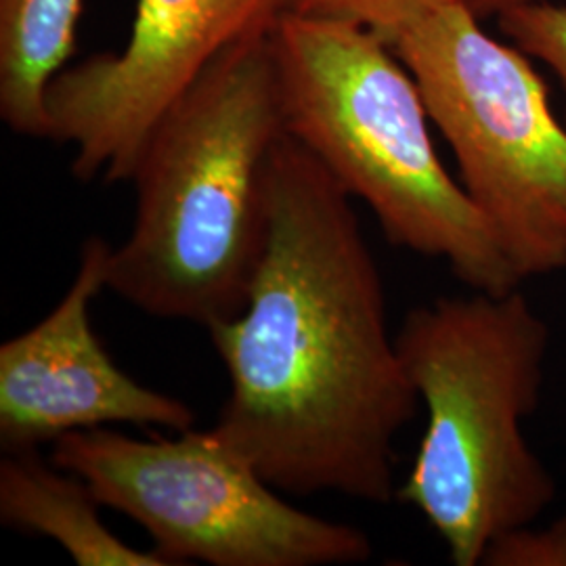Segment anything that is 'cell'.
<instances>
[{
  "mask_svg": "<svg viewBox=\"0 0 566 566\" xmlns=\"http://www.w3.org/2000/svg\"><path fill=\"white\" fill-rule=\"evenodd\" d=\"M51 462L145 528L170 566H343L374 554L361 528L283 500L214 428L156 439L78 430L51 446Z\"/></svg>",
  "mask_w": 566,
  "mask_h": 566,
  "instance_id": "6",
  "label": "cell"
},
{
  "mask_svg": "<svg viewBox=\"0 0 566 566\" xmlns=\"http://www.w3.org/2000/svg\"><path fill=\"white\" fill-rule=\"evenodd\" d=\"M460 0H283V11L365 28L388 44L405 30Z\"/></svg>",
  "mask_w": 566,
  "mask_h": 566,
  "instance_id": "11",
  "label": "cell"
},
{
  "mask_svg": "<svg viewBox=\"0 0 566 566\" xmlns=\"http://www.w3.org/2000/svg\"><path fill=\"white\" fill-rule=\"evenodd\" d=\"M271 30L229 49L156 124L135 221L107 287L143 313L212 325L245 303L269 240V166L285 130Z\"/></svg>",
  "mask_w": 566,
  "mask_h": 566,
  "instance_id": "2",
  "label": "cell"
},
{
  "mask_svg": "<svg viewBox=\"0 0 566 566\" xmlns=\"http://www.w3.org/2000/svg\"><path fill=\"white\" fill-rule=\"evenodd\" d=\"M269 36L285 130L371 210L388 242L443 261L474 292L521 287L485 217L441 163L420 86L385 39L292 11Z\"/></svg>",
  "mask_w": 566,
  "mask_h": 566,
  "instance_id": "4",
  "label": "cell"
},
{
  "mask_svg": "<svg viewBox=\"0 0 566 566\" xmlns=\"http://www.w3.org/2000/svg\"><path fill=\"white\" fill-rule=\"evenodd\" d=\"M109 243H82L76 275L55 308L34 327L0 344V446L39 451L57 439L112 424L193 428L196 411L139 385L103 348L91 304L107 287Z\"/></svg>",
  "mask_w": 566,
  "mask_h": 566,
  "instance_id": "8",
  "label": "cell"
},
{
  "mask_svg": "<svg viewBox=\"0 0 566 566\" xmlns=\"http://www.w3.org/2000/svg\"><path fill=\"white\" fill-rule=\"evenodd\" d=\"M355 200L290 133L269 166V240L242 311L208 329L229 378L212 426L287 495L397 500L395 441L420 407Z\"/></svg>",
  "mask_w": 566,
  "mask_h": 566,
  "instance_id": "1",
  "label": "cell"
},
{
  "mask_svg": "<svg viewBox=\"0 0 566 566\" xmlns=\"http://www.w3.org/2000/svg\"><path fill=\"white\" fill-rule=\"evenodd\" d=\"M282 13L283 0H137L120 53L67 65L49 86L51 142L74 149V177L130 181L164 114Z\"/></svg>",
  "mask_w": 566,
  "mask_h": 566,
  "instance_id": "7",
  "label": "cell"
},
{
  "mask_svg": "<svg viewBox=\"0 0 566 566\" xmlns=\"http://www.w3.org/2000/svg\"><path fill=\"white\" fill-rule=\"evenodd\" d=\"M99 500L70 470L42 462L39 451L0 460V523L60 544L78 566H170L154 547L122 542L102 521Z\"/></svg>",
  "mask_w": 566,
  "mask_h": 566,
  "instance_id": "9",
  "label": "cell"
},
{
  "mask_svg": "<svg viewBox=\"0 0 566 566\" xmlns=\"http://www.w3.org/2000/svg\"><path fill=\"white\" fill-rule=\"evenodd\" d=\"M549 343L521 287L420 304L397 332L428 413L397 500L439 533L453 565H481L495 537L535 525L556 500V479L523 430L542 399Z\"/></svg>",
  "mask_w": 566,
  "mask_h": 566,
  "instance_id": "3",
  "label": "cell"
},
{
  "mask_svg": "<svg viewBox=\"0 0 566 566\" xmlns=\"http://www.w3.org/2000/svg\"><path fill=\"white\" fill-rule=\"evenodd\" d=\"M462 2L476 18L485 20V18H497L507 9L523 4V2H531V0H462Z\"/></svg>",
  "mask_w": 566,
  "mask_h": 566,
  "instance_id": "14",
  "label": "cell"
},
{
  "mask_svg": "<svg viewBox=\"0 0 566 566\" xmlns=\"http://www.w3.org/2000/svg\"><path fill=\"white\" fill-rule=\"evenodd\" d=\"M483 566H566V514L552 525L518 526L495 537Z\"/></svg>",
  "mask_w": 566,
  "mask_h": 566,
  "instance_id": "13",
  "label": "cell"
},
{
  "mask_svg": "<svg viewBox=\"0 0 566 566\" xmlns=\"http://www.w3.org/2000/svg\"><path fill=\"white\" fill-rule=\"evenodd\" d=\"M497 20L514 46L546 63L566 93V2L531 0L507 9Z\"/></svg>",
  "mask_w": 566,
  "mask_h": 566,
  "instance_id": "12",
  "label": "cell"
},
{
  "mask_svg": "<svg viewBox=\"0 0 566 566\" xmlns=\"http://www.w3.org/2000/svg\"><path fill=\"white\" fill-rule=\"evenodd\" d=\"M390 46L521 280L566 269V124L528 55L491 39L462 0Z\"/></svg>",
  "mask_w": 566,
  "mask_h": 566,
  "instance_id": "5",
  "label": "cell"
},
{
  "mask_svg": "<svg viewBox=\"0 0 566 566\" xmlns=\"http://www.w3.org/2000/svg\"><path fill=\"white\" fill-rule=\"evenodd\" d=\"M82 0H0V118L51 139L46 93L76 53Z\"/></svg>",
  "mask_w": 566,
  "mask_h": 566,
  "instance_id": "10",
  "label": "cell"
}]
</instances>
